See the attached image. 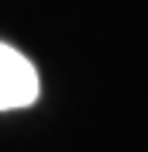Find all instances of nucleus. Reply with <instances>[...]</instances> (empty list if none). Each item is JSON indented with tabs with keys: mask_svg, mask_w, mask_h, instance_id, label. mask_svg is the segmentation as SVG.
<instances>
[{
	"mask_svg": "<svg viewBox=\"0 0 148 152\" xmlns=\"http://www.w3.org/2000/svg\"><path fill=\"white\" fill-rule=\"evenodd\" d=\"M38 100V69L28 56L0 42V111H17Z\"/></svg>",
	"mask_w": 148,
	"mask_h": 152,
	"instance_id": "nucleus-1",
	"label": "nucleus"
}]
</instances>
